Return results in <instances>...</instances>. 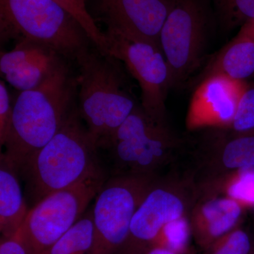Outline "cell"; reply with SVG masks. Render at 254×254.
Wrapping results in <instances>:
<instances>
[{
  "label": "cell",
  "instance_id": "cell-1",
  "mask_svg": "<svg viewBox=\"0 0 254 254\" xmlns=\"http://www.w3.org/2000/svg\"><path fill=\"white\" fill-rule=\"evenodd\" d=\"M76 100L77 78L68 62L40 86L20 92L13 105L12 125L3 153L18 171L58 133L76 108Z\"/></svg>",
  "mask_w": 254,
  "mask_h": 254
},
{
  "label": "cell",
  "instance_id": "cell-2",
  "mask_svg": "<svg viewBox=\"0 0 254 254\" xmlns=\"http://www.w3.org/2000/svg\"><path fill=\"white\" fill-rule=\"evenodd\" d=\"M82 120L76 106L55 136L18 170L35 204L50 193L104 176L98 146Z\"/></svg>",
  "mask_w": 254,
  "mask_h": 254
},
{
  "label": "cell",
  "instance_id": "cell-3",
  "mask_svg": "<svg viewBox=\"0 0 254 254\" xmlns=\"http://www.w3.org/2000/svg\"><path fill=\"white\" fill-rule=\"evenodd\" d=\"M121 61L93 46L76 60L78 110L98 148H106L136 105Z\"/></svg>",
  "mask_w": 254,
  "mask_h": 254
},
{
  "label": "cell",
  "instance_id": "cell-4",
  "mask_svg": "<svg viewBox=\"0 0 254 254\" xmlns=\"http://www.w3.org/2000/svg\"><path fill=\"white\" fill-rule=\"evenodd\" d=\"M0 33L1 43L40 42L74 62L94 46L76 18L53 0H0Z\"/></svg>",
  "mask_w": 254,
  "mask_h": 254
},
{
  "label": "cell",
  "instance_id": "cell-5",
  "mask_svg": "<svg viewBox=\"0 0 254 254\" xmlns=\"http://www.w3.org/2000/svg\"><path fill=\"white\" fill-rule=\"evenodd\" d=\"M208 28V10L203 0H174L160 37L170 88L186 85L201 66Z\"/></svg>",
  "mask_w": 254,
  "mask_h": 254
},
{
  "label": "cell",
  "instance_id": "cell-6",
  "mask_svg": "<svg viewBox=\"0 0 254 254\" xmlns=\"http://www.w3.org/2000/svg\"><path fill=\"white\" fill-rule=\"evenodd\" d=\"M105 182L97 177L47 195L30 209L14 235L29 254H41L81 218Z\"/></svg>",
  "mask_w": 254,
  "mask_h": 254
},
{
  "label": "cell",
  "instance_id": "cell-7",
  "mask_svg": "<svg viewBox=\"0 0 254 254\" xmlns=\"http://www.w3.org/2000/svg\"><path fill=\"white\" fill-rule=\"evenodd\" d=\"M149 190L146 175H121L105 182L92 209L94 237L87 254H118L129 235L133 214Z\"/></svg>",
  "mask_w": 254,
  "mask_h": 254
},
{
  "label": "cell",
  "instance_id": "cell-8",
  "mask_svg": "<svg viewBox=\"0 0 254 254\" xmlns=\"http://www.w3.org/2000/svg\"><path fill=\"white\" fill-rule=\"evenodd\" d=\"M110 55L121 61L141 90V107L152 118L163 122L170 88L168 63L160 47L143 38L106 28Z\"/></svg>",
  "mask_w": 254,
  "mask_h": 254
},
{
  "label": "cell",
  "instance_id": "cell-9",
  "mask_svg": "<svg viewBox=\"0 0 254 254\" xmlns=\"http://www.w3.org/2000/svg\"><path fill=\"white\" fill-rule=\"evenodd\" d=\"M170 141L163 122L136 105L105 148L118 167L131 169L133 175H145L163 158Z\"/></svg>",
  "mask_w": 254,
  "mask_h": 254
},
{
  "label": "cell",
  "instance_id": "cell-10",
  "mask_svg": "<svg viewBox=\"0 0 254 254\" xmlns=\"http://www.w3.org/2000/svg\"><path fill=\"white\" fill-rule=\"evenodd\" d=\"M174 0H90L97 20L160 47L162 28Z\"/></svg>",
  "mask_w": 254,
  "mask_h": 254
},
{
  "label": "cell",
  "instance_id": "cell-11",
  "mask_svg": "<svg viewBox=\"0 0 254 254\" xmlns=\"http://www.w3.org/2000/svg\"><path fill=\"white\" fill-rule=\"evenodd\" d=\"M248 83L222 75L200 81L190 99L187 125L190 128L231 126L241 95Z\"/></svg>",
  "mask_w": 254,
  "mask_h": 254
},
{
  "label": "cell",
  "instance_id": "cell-12",
  "mask_svg": "<svg viewBox=\"0 0 254 254\" xmlns=\"http://www.w3.org/2000/svg\"><path fill=\"white\" fill-rule=\"evenodd\" d=\"M67 61L46 44L22 39L11 51L1 52L0 71L7 83L23 92L40 86Z\"/></svg>",
  "mask_w": 254,
  "mask_h": 254
},
{
  "label": "cell",
  "instance_id": "cell-13",
  "mask_svg": "<svg viewBox=\"0 0 254 254\" xmlns=\"http://www.w3.org/2000/svg\"><path fill=\"white\" fill-rule=\"evenodd\" d=\"M182 200L163 188L150 190L132 218L129 235L118 254H131L133 250L158 237L168 222L181 218Z\"/></svg>",
  "mask_w": 254,
  "mask_h": 254
},
{
  "label": "cell",
  "instance_id": "cell-14",
  "mask_svg": "<svg viewBox=\"0 0 254 254\" xmlns=\"http://www.w3.org/2000/svg\"><path fill=\"white\" fill-rule=\"evenodd\" d=\"M18 172L3 153L0 159V231L14 236L29 211L18 179Z\"/></svg>",
  "mask_w": 254,
  "mask_h": 254
},
{
  "label": "cell",
  "instance_id": "cell-15",
  "mask_svg": "<svg viewBox=\"0 0 254 254\" xmlns=\"http://www.w3.org/2000/svg\"><path fill=\"white\" fill-rule=\"evenodd\" d=\"M254 74V41L235 37L214 56L198 76V83L208 76L222 75L246 81Z\"/></svg>",
  "mask_w": 254,
  "mask_h": 254
},
{
  "label": "cell",
  "instance_id": "cell-16",
  "mask_svg": "<svg viewBox=\"0 0 254 254\" xmlns=\"http://www.w3.org/2000/svg\"><path fill=\"white\" fill-rule=\"evenodd\" d=\"M93 237L94 224L91 210L41 254H87L93 245Z\"/></svg>",
  "mask_w": 254,
  "mask_h": 254
},
{
  "label": "cell",
  "instance_id": "cell-17",
  "mask_svg": "<svg viewBox=\"0 0 254 254\" xmlns=\"http://www.w3.org/2000/svg\"><path fill=\"white\" fill-rule=\"evenodd\" d=\"M241 214L240 203L231 198L211 200L202 209L204 225L211 237L222 236L230 231L238 221Z\"/></svg>",
  "mask_w": 254,
  "mask_h": 254
},
{
  "label": "cell",
  "instance_id": "cell-18",
  "mask_svg": "<svg viewBox=\"0 0 254 254\" xmlns=\"http://www.w3.org/2000/svg\"><path fill=\"white\" fill-rule=\"evenodd\" d=\"M215 5L223 31L241 28L254 19V0H215Z\"/></svg>",
  "mask_w": 254,
  "mask_h": 254
},
{
  "label": "cell",
  "instance_id": "cell-19",
  "mask_svg": "<svg viewBox=\"0 0 254 254\" xmlns=\"http://www.w3.org/2000/svg\"><path fill=\"white\" fill-rule=\"evenodd\" d=\"M237 135L224 147V165L227 168L239 170L254 167V131Z\"/></svg>",
  "mask_w": 254,
  "mask_h": 254
},
{
  "label": "cell",
  "instance_id": "cell-20",
  "mask_svg": "<svg viewBox=\"0 0 254 254\" xmlns=\"http://www.w3.org/2000/svg\"><path fill=\"white\" fill-rule=\"evenodd\" d=\"M61 5L70 14L77 20L87 34L91 38L92 43L103 53L110 54L109 46L104 32L101 31L97 25L94 18L88 11L86 0H53Z\"/></svg>",
  "mask_w": 254,
  "mask_h": 254
},
{
  "label": "cell",
  "instance_id": "cell-21",
  "mask_svg": "<svg viewBox=\"0 0 254 254\" xmlns=\"http://www.w3.org/2000/svg\"><path fill=\"white\" fill-rule=\"evenodd\" d=\"M231 127L237 133L254 131V84H247L241 95Z\"/></svg>",
  "mask_w": 254,
  "mask_h": 254
},
{
  "label": "cell",
  "instance_id": "cell-22",
  "mask_svg": "<svg viewBox=\"0 0 254 254\" xmlns=\"http://www.w3.org/2000/svg\"><path fill=\"white\" fill-rule=\"evenodd\" d=\"M159 236H162V247L180 253L185 250L188 244L190 227L187 220L181 217L166 224Z\"/></svg>",
  "mask_w": 254,
  "mask_h": 254
},
{
  "label": "cell",
  "instance_id": "cell-23",
  "mask_svg": "<svg viewBox=\"0 0 254 254\" xmlns=\"http://www.w3.org/2000/svg\"><path fill=\"white\" fill-rule=\"evenodd\" d=\"M228 193L240 204L254 205V167L240 170L229 187Z\"/></svg>",
  "mask_w": 254,
  "mask_h": 254
},
{
  "label": "cell",
  "instance_id": "cell-24",
  "mask_svg": "<svg viewBox=\"0 0 254 254\" xmlns=\"http://www.w3.org/2000/svg\"><path fill=\"white\" fill-rule=\"evenodd\" d=\"M13 105L4 82L0 81V143L4 145L11 131L13 120Z\"/></svg>",
  "mask_w": 254,
  "mask_h": 254
},
{
  "label": "cell",
  "instance_id": "cell-25",
  "mask_svg": "<svg viewBox=\"0 0 254 254\" xmlns=\"http://www.w3.org/2000/svg\"><path fill=\"white\" fill-rule=\"evenodd\" d=\"M251 242L245 232L236 230L224 239L213 254H250Z\"/></svg>",
  "mask_w": 254,
  "mask_h": 254
},
{
  "label": "cell",
  "instance_id": "cell-26",
  "mask_svg": "<svg viewBox=\"0 0 254 254\" xmlns=\"http://www.w3.org/2000/svg\"><path fill=\"white\" fill-rule=\"evenodd\" d=\"M0 254H29L27 247L16 235L11 237H1Z\"/></svg>",
  "mask_w": 254,
  "mask_h": 254
},
{
  "label": "cell",
  "instance_id": "cell-27",
  "mask_svg": "<svg viewBox=\"0 0 254 254\" xmlns=\"http://www.w3.org/2000/svg\"><path fill=\"white\" fill-rule=\"evenodd\" d=\"M235 37L247 38L254 41V19L242 26Z\"/></svg>",
  "mask_w": 254,
  "mask_h": 254
},
{
  "label": "cell",
  "instance_id": "cell-28",
  "mask_svg": "<svg viewBox=\"0 0 254 254\" xmlns=\"http://www.w3.org/2000/svg\"><path fill=\"white\" fill-rule=\"evenodd\" d=\"M148 254H176V253L165 247H158L150 250Z\"/></svg>",
  "mask_w": 254,
  "mask_h": 254
}]
</instances>
